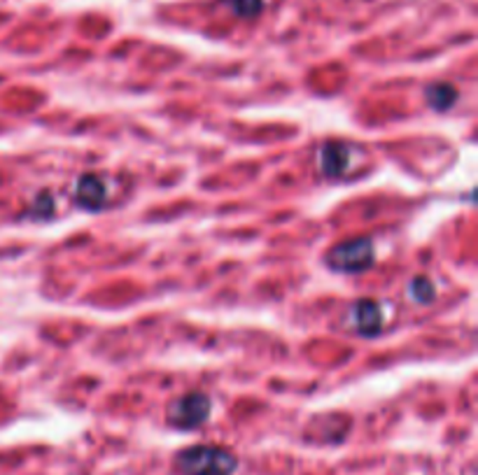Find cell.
<instances>
[{
    "label": "cell",
    "instance_id": "6da1fadb",
    "mask_svg": "<svg viewBox=\"0 0 478 475\" xmlns=\"http://www.w3.org/2000/svg\"><path fill=\"white\" fill-rule=\"evenodd\" d=\"M236 466V457L215 445H196L175 454V469L183 475H232Z\"/></svg>",
    "mask_w": 478,
    "mask_h": 475
},
{
    "label": "cell",
    "instance_id": "7a4b0ae2",
    "mask_svg": "<svg viewBox=\"0 0 478 475\" xmlns=\"http://www.w3.org/2000/svg\"><path fill=\"white\" fill-rule=\"evenodd\" d=\"M376 262V250H373V241L371 238H353V241H344L339 245H334L332 250L324 254V263L332 268L334 272H364L369 271Z\"/></svg>",
    "mask_w": 478,
    "mask_h": 475
},
{
    "label": "cell",
    "instance_id": "3957f363",
    "mask_svg": "<svg viewBox=\"0 0 478 475\" xmlns=\"http://www.w3.org/2000/svg\"><path fill=\"white\" fill-rule=\"evenodd\" d=\"M210 412H213V401L204 391H189V394L173 399L166 408V420L171 427L180 431H194L201 424L208 422Z\"/></svg>",
    "mask_w": 478,
    "mask_h": 475
},
{
    "label": "cell",
    "instance_id": "277c9868",
    "mask_svg": "<svg viewBox=\"0 0 478 475\" xmlns=\"http://www.w3.org/2000/svg\"><path fill=\"white\" fill-rule=\"evenodd\" d=\"M75 203L89 213H98L108 203V184L98 173H82L73 189Z\"/></svg>",
    "mask_w": 478,
    "mask_h": 475
},
{
    "label": "cell",
    "instance_id": "5b68a950",
    "mask_svg": "<svg viewBox=\"0 0 478 475\" xmlns=\"http://www.w3.org/2000/svg\"><path fill=\"white\" fill-rule=\"evenodd\" d=\"M350 322H353V326H355V332L360 336H378L383 329V308L376 301H357L350 308Z\"/></svg>",
    "mask_w": 478,
    "mask_h": 475
},
{
    "label": "cell",
    "instance_id": "8992f818",
    "mask_svg": "<svg viewBox=\"0 0 478 475\" xmlns=\"http://www.w3.org/2000/svg\"><path fill=\"white\" fill-rule=\"evenodd\" d=\"M320 168L329 180H339L350 168V147L345 143H327L320 150Z\"/></svg>",
    "mask_w": 478,
    "mask_h": 475
},
{
    "label": "cell",
    "instance_id": "52a82bcc",
    "mask_svg": "<svg viewBox=\"0 0 478 475\" xmlns=\"http://www.w3.org/2000/svg\"><path fill=\"white\" fill-rule=\"evenodd\" d=\"M457 89L453 84H448V82H434V84L427 86V91H424V98H427V105L432 107V110H436V113H446V110H451L453 105H455L457 101Z\"/></svg>",
    "mask_w": 478,
    "mask_h": 475
},
{
    "label": "cell",
    "instance_id": "ba28073f",
    "mask_svg": "<svg viewBox=\"0 0 478 475\" xmlns=\"http://www.w3.org/2000/svg\"><path fill=\"white\" fill-rule=\"evenodd\" d=\"M409 296L420 305H427L436 299V287L427 275H418L409 282Z\"/></svg>",
    "mask_w": 478,
    "mask_h": 475
},
{
    "label": "cell",
    "instance_id": "9c48e42d",
    "mask_svg": "<svg viewBox=\"0 0 478 475\" xmlns=\"http://www.w3.org/2000/svg\"><path fill=\"white\" fill-rule=\"evenodd\" d=\"M226 5L241 19H253L264 10V0H226Z\"/></svg>",
    "mask_w": 478,
    "mask_h": 475
},
{
    "label": "cell",
    "instance_id": "30bf717a",
    "mask_svg": "<svg viewBox=\"0 0 478 475\" xmlns=\"http://www.w3.org/2000/svg\"><path fill=\"white\" fill-rule=\"evenodd\" d=\"M28 214L38 219L52 217V214H55V196H52V192L40 193V196L33 201V208L28 210Z\"/></svg>",
    "mask_w": 478,
    "mask_h": 475
}]
</instances>
